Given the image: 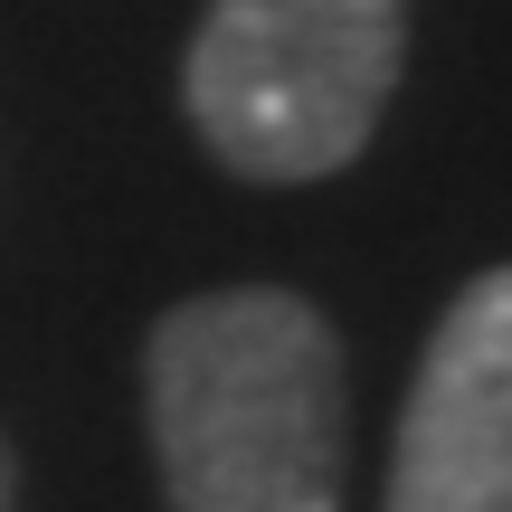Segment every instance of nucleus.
<instances>
[{
	"label": "nucleus",
	"instance_id": "nucleus-1",
	"mask_svg": "<svg viewBox=\"0 0 512 512\" xmlns=\"http://www.w3.org/2000/svg\"><path fill=\"white\" fill-rule=\"evenodd\" d=\"M143 418L171 512H342L351 370L294 285L171 304L143 342Z\"/></svg>",
	"mask_w": 512,
	"mask_h": 512
},
{
	"label": "nucleus",
	"instance_id": "nucleus-2",
	"mask_svg": "<svg viewBox=\"0 0 512 512\" xmlns=\"http://www.w3.org/2000/svg\"><path fill=\"white\" fill-rule=\"evenodd\" d=\"M408 67V0H209L181 57L190 133L238 181L361 162Z\"/></svg>",
	"mask_w": 512,
	"mask_h": 512
},
{
	"label": "nucleus",
	"instance_id": "nucleus-3",
	"mask_svg": "<svg viewBox=\"0 0 512 512\" xmlns=\"http://www.w3.org/2000/svg\"><path fill=\"white\" fill-rule=\"evenodd\" d=\"M380 512H512V266H484L437 313Z\"/></svg>",
	"mask_w": 512,
	"mask_h": 512
},
{
	"label": "nucleus",
	"instance_id": "nucleus-4",
	"mask_svg": "<svg viewBox=\"0 0 512 512\" xmlns=\"http://www.w3.org/2000/svg\"><path fill=\"white\" fill-rule=\"evenodd\" d=\"M19 503V456H10V437H0V512Z\"/></svg>",
	"mask_w": 512,
	"mask_h": 512
}]
</instances>
